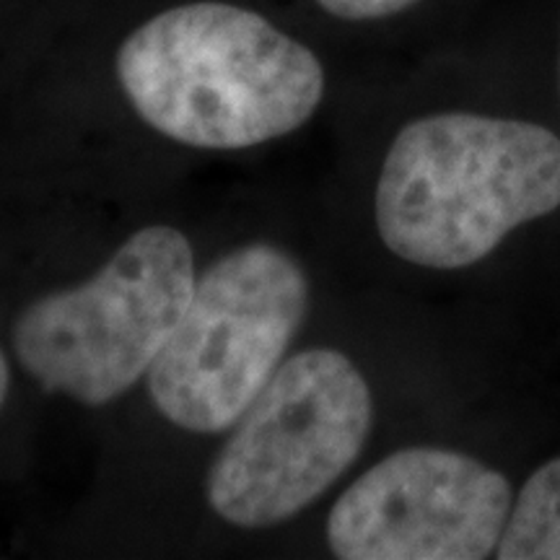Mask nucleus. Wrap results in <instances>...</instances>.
I'll list each match as a JSON object with an SVG mask.
<instances>
[{
    "label": "nucleus",
    "mask_w": 560,
    "mask_h": 560,
    "mask_svg": "<svg viewBox=\"0 0 560 560\" xmlns=\"http://www.w3.org/2000/svg\"><path fill=\"white\" fill-rule=\"evenodd\" d=\"M117 81L149 128L202 151H242L291 136L325 96V68L260 13L187 3L130 32Z\"/></svg>",
    "instance_id": "obj_1"
},
{
    "label": "nucleus",
    "mask_w": 560,
    "mask_h": 560,
    "mask_svg": "<svg viewBox=\"0 0 560 560\" xmlns=\"http://www.w3.org/2000/svg\"><path fill=\"white\" fill-rule=\"evenodd\" d=\"M560 208V138L475 112L405 125L382 161L374 221L384 247L429 270L486 260L509 234Z\"/></svg>",
    "instance_id": "obj_2"
},
{
    "label": "nucleus",
    "mask_w": 560,
    "mask_h": 560,
    "mask_svg": "<svg viewBox=\"0 0 560 560\" xmlns=\"http://www.w3.org/2000/svg\"><path fill=\"white\" fill-rule=\"evenodd\" d=\"M195 252L172 226H145L73 289L32 301L13 350L47 392L100 408L149 374L190 304Z\"/></svg>",
    "instance_id": "obj_3"
},
{
    "label": "nucleus",
    "mask_w": 560,
    "mask_h": 560,
    "mask_svg": "<svg viewBox=\"0 0 560 560\" xmlns=\"http://www.w3.org/2000/svg\"><path fill=\"white\" fill-rule=\"evenodd\" d=\"M310 312V276L270 242L231 249L195 280L177 330L145 374L151 402L177 429H234L283 363Z\"/></svg>",
    "instance_id": "obj_4"
},
{
    "label": "nucleus",
    "mask_w": 560,
    "mask_h": 560,
    "mask_svg": "<svg viewBox=\"0 0 560 560\" xmlns=\"http://www.w3.org/2000/svg\"><path fill=\"white\" fill-rule=\"evenodd\" d=\"M371 423L361 369L335 348L301 350L280 363L213 459L210 509L240 529L293 520L353 467Z\"/></svg>",
    "instance_id": "obj_5"
},
{
    "label": "nucleus",
    "mask_w": 560,
    "mask_h": 560,
    "mask_svg": "<svg viewBox=\"0 0 560 560\" xmlns=\"http://www.w3.org/2000/svg\"><path fill=\"white\" fill-rule=\"evenodd\" d=\"M514 490L499 467L441 446H408L369 467L327 516L342 560H482L495 556Z\"/></svg>",
    "instance_id": "obj_6"
},
{
    "label": "nucleus",
    "mask_w": 560,
    "mask_h": 560,
    "mask_svg": "<svg viewBox=\"0 0 560 560\" xmlns=\"http://www.w3.org/2000/svg\"><path fill=\"white\" fill-rule=\"evenodd\" d=\"M499 560H560V457L542 462L511 503Z\"/></svg>",
    "instance_id": "obj_7"
},
{
    "label": "nucleus",
    "mask_w": 560,
    "mask_h": 560,
    "mask_svg": "<svg viewBox=\"0 0 560 560\" xmlns=\"http://www.w3.org/2000/svg\"><path fill=\"white\" fill-rule=\"evenodd\" d=\"M418 0H317L319 9L342 21H376L408 11Z\"/></svg>",
    "instance_id": "obj_8"
},
{
    "label": "nucleus",
    "mask_w": 560,
    "mask_h": 560,
    "mask_svg": "<svg viewBox=\"0 0 560 560\" xmlns=\"http://www.w3.org/2000/svg\"><path fill=\"white\" fill-rule=\"evenodd\" d=\"M9 384H11L9 361H5V353H3V350H0V408H3L5 397H9Z\"/></svg>",
    "instance_id": "obj_9"
}]
</instances>
